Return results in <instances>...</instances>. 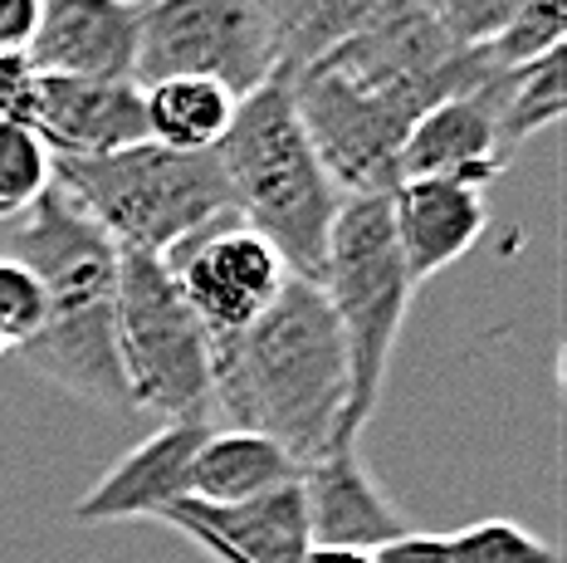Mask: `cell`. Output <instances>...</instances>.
<instances>
[{
  "label": "cell",
  "instance_id": "obj_1",
  "mask_svg": "<svg viewBox=\"0 0 567 563\" xmlns=\"http://www.w3.org/2000/svg\"><path fill=\"white\" fill-rule=\"evenodd\" d=\"M348 402V354L313 279L289 275L269 314L245 334L210 344V412L293 455L318 461L338 441Z\"/></svg>",
  "mask_w": 567,
  "mask_h": 563
},
{
  "label": "cell",
  "instance_id": "obj_2",
  "mask_svg": "<svg viewBox=\"0 0 567 563\" xmlns=\"http://www.w3.org/2000/svg\"><path fill=\"white\" fill-rule=\"evenodd\" d=\"M10 260L25 265L44 289V328L16 348L20 362L79 402L127 417L133 402L117 368V245L50 186L25 211Z\"/></svg>",
  "mask_w": 567,
  "mask_h": 563
},
{
  "label": "cell",
  "instance_id": "obj_3",
  "mask_svg": "<svg viewBox=\"0 0 567 563\" xmlns=\"http://www.w3.org/2000/svg\"><path fill=\"white\" fill-rule=\"evenodd\" d=\"M216 162L230 192V216L275 245L289 275L318 285L342 192L318 162L284 79H269L235 103Z\"/></svg>",
  "mask_w": 567,
  "mask_h": 563
},
{
  "label": "cell",
  "instance_id": "obj_4",
  "mask_svg": "<svg viewBox=\"0 0 567 563\" xmlns=\"http://www.w3.org/2000/svg\"><path fill=\"white\" fill-rule=\"evenodd\" d=\"M318 289L333 309L342 354H348V402L333 446H358L377 417L401 324L416 295L392 236L386 196H342Z\"/></svg>",
  "mask_w": 567,
  "mask_h": 563
},
{
  "label": "cell",
  "instance_id": "obj_5",
  "mask_svg": "<svg viewBox=\"0 0 567 563\" xmlns=\"http://www.w3.org/2000/svg\"><path fill=\"white\" fill-rule=\"evenodd\" d=\"M54 186L117 250L167 255L192 231L230 216L216 152L137 143L109 157H54Z\"/></svg>",
  "mask_w": 567,
  "mask_h": 563
},
{
  "label": "cell",
  "instance_id": "obj_6",
  "mask_svg": "<svg viewBox=\"0 0 567 563\" xmlns=\"http://www.w3.org/2000/svg\"><path fill=\"white\" fill-rule=\"evenodd\" d=\"M117 368L133 412L210 421V334L162 255L117 250Z\"/></svg>",
  "mask_w": 567,
  "mask_h": 563
},
{
  "label": "cell",
  "instance_id": "obj_7",
  "mask_svg": "<svg viewBox=\"0 0 567 563\" xmlns=\"http://www.w3.org/2000/svg\"><path fill=\"white\" fill-rule=\"evenodd\" d=\"M210 79L235 99L275 79L269 34L255 0H142L133 84Z\"/></svg>",
  "mask_w": 567,
  "mask_h": 563
},
{
  "label": "cell",
  "instance_id": "obj_8",
  "mask_svg": "<svg viewBox=\"0 0 567 563\" xmlns=\"http://www.w3.org/2000/svg\"><path fill=\"white\" fill-rule=\"evenodd\" d=\"M313 69L352 89L411 99L416 109H435L455 93L480 89L494 74L484 50L455 44L441 20L425 10V0H386L368 25L342 40L333 54H323Z\"/></svg>",
  "mask_w": 567,
  "mask_h": 563
},
{
  "label": "cell",
  "instance_id": "obj_9",
  "mask_svg": "<svg viewBox=\"0 0 567 563\" xmlns=\"http://www.w3.org/2000/svg\"><path fill=\"white\" fill-rule=\"evenodd\" d=\"M299 123L342 196H392L401 182V147L425 109L396 93L352 89L323 69H303L289 84Z\"/></svg>",
  "mask_w": 567,
  "mask_h": 563
},
{
  "label": "cell",
  "instance_id": "obj_10",
  "mask_svg": "<svg viewBox=\"0 0 567 563\" xmlns=\"http://www.w3.org/2000/svg\"><path fill=\"white\" fill-rule=\"evenodd\" d=\"M162 265L172 269L176 289L192 304L210 344L259 324L279 289L289 285V265L279 260V250L235 216H216L210 226L192 231L162 255Z\"/></svg>",
  "mask_w": 567,
  "mask_h": 563
},
{
  "label": "cell",
  "instance_id": "obj_11",
  "mask_svg": "<svg viewBox=\"0 0 567 563\" xmlns=\"http://www.w3.org/2000/svg\"><path fill=\"white\" fill-rule=\"evenodd\" d=\"M157 520L192 539L196 549H206L216 563H303V554L313 549L299 480L240 504L176 500Z\"/></svg>",
  "mask_w": 567,
  "mask_h": 563
},
{
  "label": "cell",
  "instance_id": "obj_12",
  "mask_svg": "<svg viewBox=\"0 0 567 563\" xmlns=\"http://www.w3.org/2000/svg\"><path fill=\"white\" fill-rule=\"evenodd\" d=\"M30 127L54 157H109V152L147 143L142 89L133 79L40 74Z\"/></svg>",
  "mask_w": 567,
  "mask_h": 563
},
{
  "label": "cell",
  "instance_id": "obj_13",
  "mask_svg": "<svg viewBox=\"0 0 567 563\" xmlns=\"http://www.w3.org/2000/svg\"><path fill=\"white\" fill-rule=\"evenodd\" d=\"M386 211H392L396 250L416 289L455 260H465L489 226L484 192L451 177H401L386 196Z\"/></svg>",
  "mask_w": 567,
  "mask_h": 563
},
{
  "label": "cell",
  "instance_id": "obj_14",
  "mask_svg": "<svg viewBox=\"0 0 567 563\" xmlns=\"http://www.w3.org/2000/svg\"><path fill=\"white\" fill-rule=\"evenodd\" d=\"M142 0H44L25 60L34 74L133 79Z\"/></svg>",
  "mask_w": 567,
  "mask_h": 563
},
{
  "label": "cell",
  "instance_id": "obj_15",
  "mask_svg": "<svg viewBox=\"0 0 567 563\" xmlns=\"http://www.w3.org/2000/svg\"><path fill=\"white\" fill-rule=\"evenodd\" d=\"M210 421H162L147 441H137L109 475H99L79 495L74 520L84 524H123L157 520L167 504L186 500V471L196 446L206 441Z\"/></svg>",
  "mask_w": 567,
  "mask_h": 563
},
{
  "label": "cell",
  "instance_id": "obj_16",
  "mask_svg": "<svg viewBox=\"0 0 567 563\" xmlns=\"http://www.w3.org/2000/svg\"><path fill=\"white\" fill-rule=\"evenodd\" d=\"M489 79L421 113L416 127L406 133V147H401V177H451L484 192L509 167L514 147L504 143L499 119H494Z\"/></svg>",
  "mask_w": 567,
  "mask_h": 563
},
{
  "label": "cell",
  "instance_id": "obj_17",
  "mask_svg": "<svg viewBox=\"0 0 567 563\" xmlns=\"http://www.w3.org/2000/svg\"><path fill=\"white\" fill-rule=\"evenodd\" d=\"M303 510H309V539L338 549H382L411 530L406 514L386 500V490L362 471L358 446H328L299 475Z\"/></svg>",
  "mask_w": 567,
  "mask_h": 563
},
{
  "label": "cell",
  "instance_id": "obj_18",
  "mask_svg": "<svg viewBox=\"0 0 567 563\" xmlns=\"http://www.w3.org/2000/svg\"><path fill=\"white\" fill-rule=\"evenodd\" d=\"M303 475V465L293 461L284 446L255 431H206V441L196 446L192 471H186V500L200 504H240L255 495H269L279 485H293Z\"/></svg>",
  "mask_w": 567,
  "mask_h": 563
},
{
  "label": "cell",
  "instance_id": "obj_19",
  "mask_svg": "<svg viewBox=\"0 0 567 563\" xmlns=\"http://www.w3.org/2000/svg\"><path fill=\"white\" fill-rule=\"evenodd\" d=\"M382 6L386 0H255L269 34L275 79L293 84L303 69H313L342 40H352Z\"/></svg>",
  "mask_w": 567,
  "mask_h": 563
},
{
  "label": "cell",
  "instance_id": "obj_20",
  "mask_svg": "<svg viewBox=\"0 0 567 563\" xmlns=\"http://www.w3.org/2000/svg\"><path fill=\"white\" fill-rule=\"evenodd\" d=\"M235 93L210 84V79H162L142 89V119H147V143L172 152H216L235 119Z\"/></svg>",
  "mask_w": 567,
  "mask_h": 563
},
{
  "label": "cell",
  "instance_id": "obj_21",
  "mask_svg": "<svg viewBox=\"0 0 567 563\" xmlns=\"http://www.w3.org/2000/svg\"><path fill=\"white\" fill-rule=\"evenodd\" d=\"M563 69H567V50H553V54H543V60L518 64V69H494L489 99H494V119H499V133L509 147L563 123V113H567Z\"/></svg>",
  "mask_w": 567,
  "mask_h": 563
},
{
  "label": "cell",
  "instance_id": "obj_22",
  "mask_svg": "<svg viewBox=\"0 0 567 563\" xmlns=\"http://www.w3.org/2000/svg\"><path fill=\"white\" fill-rule=\"evenodd\" d=\"M54 186V152L40 143L34 127L0 123V221L25 216Z\"/></svg>",
  "mask_w": 567,
  "mask_h": 563
},
{
  "label": "cell",
  "instance_id": "obj_23",
  "mask_svg": "<svg viewBox=\"0 0 567 563\" xmlns=\"http://www.w3.org/2000/svg\"><path fill=\"white\" fill-rule=\"evenodd\" d=\"M563 34H567V0H524L509 25L484 44V60L494 69L534 64L543 54L563 50Z\"/></svg>",
  "mask_w": 567,
  "mask_h": 563
},
{
  "label": "cell",
  "instance_id": "obj_24",
  "mask_svg": "<svg viewBox=\"0 0 567 563\" xmlns=\"http://www.w3.org/2000/svg\"><path fill=\"white\" fill-rule=\"evenodd\" d=\"M451 539V563H558V549L548 539L514 520H475Z\"/></svg>",
  "mask_w": 567,
  "mask_h": 563
},
{
  "label": "cell",
  "instance_id": "obj_25",
  "mask_svg": "<svg viewBox=\"0 0 567 563\" xmlns=\"http://www.w3.org/2000/svg\"><path fill=\"white\" fill-rule=\"evenodd\" d=\"M44 328V289L20 260L0 255V334L10 348H25Z\"/></svg>",
  "mask_w": 567,
  "mask_h": 563
},
{
  "label": "cell",
  "instance_id": "obj_26",
  "mask_svg": "<svg viewBox=\"0 0 567 563\" xmlns=\"http://www.w3.org/2000/svg\"><path fill=\"white\" fill-rule=\"evenodd\" d=\"M518 6H524V0H425V10H431L445 25V34H451L455 44H465V50H484V44L518 16Z\"/></svg>",
  "mask_w": 567,
  "mask_h": 563
},
{
  "label": "cell",
  "instance_id": "obj_27",
  "mask_svg": "<svg viewBox=\"0 0 567 563\" xmlns=\"http://www.w3.org/2000/svg\"><path fill=\"white\" fill-rule=\"evenodd\" d=\"M34 93H40V74L25 54H0V123H34Z\"/></svg>",
  "mask_w": 567,
  "mask_h": 563
},
{
  "label": "cell",
  "instance_id": "obj_28",
  "mask_svg": "<svg viewBox=\"0 0 567 563\" xmlns=\"http://www.w3.org/2000/svg\"><path fill=\"white\" fill-rule=\"evenodd\" d=\"M372 563H451V539L406 530L401 539H392V544L372 549Z\"/></svg>",
  "mask_w": 567,
  "mask_h": 563
},
{
  "label": "cell",
  "instance_id": "obj_29",
  "mask_svg": "<svg viewBox=\"0 0 567 563\" xmlns=\"http://www.w3.org/2000/svg\"><path fill=\"white\" fill-rule=\"evenodd\" d=\"M44 0H0V54H25L40 30Z\"/></svg>",
  "mask_w": 567,
  "mask_h": 563
},
{
  "label": "cell",
  "instance_id": "obj_30",
  "mask_svg": "<svg viewBox=\"0 0 567 563\" xmlns=\"http://www.w3.org/2000/svg\"><path fill=\"white\" fill-rule=\"evenodd\" d=\"M303 563H372L368 549H338V544H313Z\"/></svg>",
  "mask_w": 567,
  "mask_h": 563
},
{
  "label": "cell",
  "instance_id": "obj_31",
  "mask_svg": "<svg viewBox=\"0 0 567 563\" xmlns=\"http://www.w3.org/2000/svg\"><path fill=\"white\" fill-rule=\"evenodd\" d=\"M10 354V344H6V334H0V358H6Z\"/></svg>",
  "mask_w": 567,
  "mask_h": 563
}]
</instances>
